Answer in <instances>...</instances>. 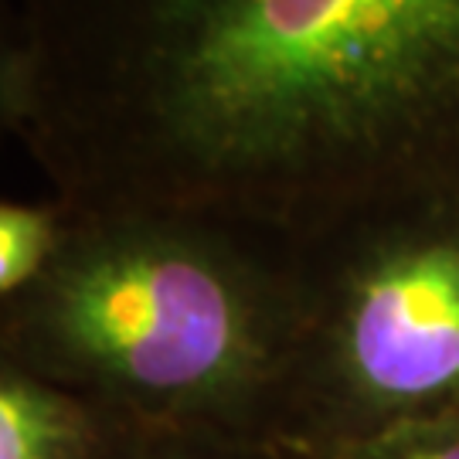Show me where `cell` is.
Listing matches in <instances>:
<instances>
[{"label": "cell", "instance_id": "8992f818", "mask_svg": "<svg viewBox=\"0 0 459 459\" xmlns=\"http://www.w3.org/2000/svg\"><path fill=\"white\" fill-rule=\"evenodd\" d=\"M113 459H290L286 449L252 436L218 432V429H123Z\"/></svg>", "mask_w": 459, "mask_h": 459}, {"label": "cell", "instance_id": "7a4b0ae2", "mask_svg": "<svg viewBox=\"0 0 459 459\" xmlns=\"http://www.w3.org/2000/svg\"><path fill=\"white\" fill-rule=\"evenodd\" d=\"M293 330L296 279L197 231L119 225L68 238L11 303L4 358L130 426L273 443Z\"/></svg>", "mask_w": 459, "mask_h": 459}, {"label": "cell", "instance_id": "6da1fadb", "mask_svg": "<svg viewBox=\"0 0 459 459\" xmlns=\"http://www.w3.org/2000/svg\"><path fill=\"white\" fill-rule=\"evenodd\" d=\"M150 85L212 178L377 160L459 123V0H157Z\"/></svg>", "mask_w": 459, "mask_h": 459}, {"label": "cell", "instance_id": "277c9868", "mask_svg": "<svg viewBox=\"0 0 459 459\" xmlns=\"http://www.w3.org/2000/svg\"><path fill=\"white\" fill-rule=\"evenodd\" d=\"M126 422L17 361L0 364V459H113Z\"/></svg>", "mask_w": 459, "mask_h": 459}, {"label": "cell", "instance_id": "5b68a950", "mask_svg": "<svg viewBox=\"0 0 459 459\" xmlns=\"http://www.w3.org/2000/svg\"><path fill=\"white\" fill-rule=\"evenodd\" d=\"M68 238L55 214L34 204L0 208V296L11 307L51 273Z\"/></svg>", "mask_w": 459, "mask_h": 459}, {"label": "cell", "instance_id": "3957f363", "mask_svg": "<svg viewBox=\"0 0 459 459\" xmlns=\"http://www.w3.org/2000/svg\"><path fill=\"white\" fill-rule=\"evenodd\" d=\"M459 415V225L381 231L296 282L273 443L310 453Z\"/></svg>", "mask_w": 459, "mask_h": 459}, {"label": "cell", "instance_id": "52a82bcc", "mask_svg": "<svg viewBox=\"0 0 459 459\" xmlns=\"http://www.w3.org/2000/svg\"><path fill=\"white\" fill-rule=\"evenodd\" d=\"M290 459H459V415L422 419L381 429L351 443L324 446L310 453H286Z\"/></svg>", "mask_w": 459, "mask_h": 459}]
</instances>
